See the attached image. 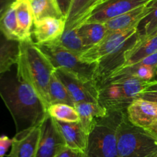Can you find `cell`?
Returning a JSON list of instances; mask_svg holds the SVG:
<instances>
[{
	"label": "cell",
	"mask_w": 157,
	"mask_h": 157,
	"mask_svg": "<svg viewBox=\"0 0 157 157\" xmlns=\"http://www.w3.org/2000/svg\"><path fill=\"white\" fill-rule=\"evenodd\" d=\"M119 157H156L157 137L129 121L126 112L117 130Z\"/></svg>",
	"instance_id": "obj_4"
},
{
	"label": "cell",
	"mask_w": 157,
	"mask_h": 157,
	"mask_svg": "<svg viewBox=\"0 0 157 157\" xmlns=\"http://www.w3.org/2000/svg\"><path fill=\"white\" fill-rule=\"evenodd\" d=\"M78 30L86 51L98 44L108 33L104 23H84Z\"/></svg>",
	"instance_id": "obj_22"
},
{
	"label": "cell",
	"mask_w": 157,
	"mask_h": 157,
	"mask_svg": "<svg viewBox=\"0 0 157 157\" xmlns=\"http://www.w3.org/2000/svg\"><path fill=\"white\" fill-rule=\"evenodd\" d=\"M150 1L152 0H106L94 11L85 23H105Z\"/></svg>",
	"instance_id": "obj_11"
},
{
	"label": "cell",
	"mask_w": 157,
	"mask_h": 157,
	"mask_svg": "<svg viewBox=\"0 0 157 157\" xmlns=\"http://www.w3.org/2000/svg\"><path fill=\"white\" fill-rule=\"evenodd\" d=\"M148 91H157V81H152L148 83L144 92Z\"/></svg>",
	"instance_id": "obj_34"
},
{
	"label": "cell",
	"mask_w": 157,
	"mask_h": 157,
	"mask_svg": "<svg viewBox=\"0 0 157 157\" xmlns=\"http://www.w3.org/2000/svg\"><path fill=\"white\" fill-rule=\"evenodd\" d=\"M147 130H148V131H150L153 135H154L156 137H157V124H156V125H154V126H153L152 127H150V128L147 129Z\"/></svg>",
	"instance_id": "obj_35"
},
{
	"label": "cell",
	"mask_w": 157,
	"mask_h": 157,
	"mask_svg": "<svg viewBox=\"0 0 157 157\" xmlns=\"http://www.w3.org/2000/svg\"><path fill=\"white\" fill-rule=\"evenodd\" d=\"M106 0H72L65 19V30L78 29Z\"/></svg>",
	"instance_id": "obj_15"
},
{
	"label": "cell",
	"mask_w": 157,
	"mask_h": 157,
	"mask_svg": "<svg viewBox=\"0 0 157 157\" xmlns=\"http://www.w3.org/2000/svg\"><path fill=\"white\" fill-rule=\"evenodd\" d=\"M12 139H10L7 136H0V157H4L8 150L10 147H12Z\"/></svg>",
	"instance_id": "obj_30"
},
{
	"label": "cell",
	"mask_w": 157,
	"mask_h": 157,
	"mask_svg": "<svg viewBox=\"0 0 157 157\" xmlns=\"http://www.w3.org/2000/svg\"><path fill=\"white\" fill-rule=\"evenodd\" d=\"M65 30V19L47 18L35 21L32 29V41L36 44L52 43L58 40Z\"/></svg>",
	"instance_id": "obj_13"
},
{
	"label": "cell",
	"mask_w": 157,
	"mask_h": 157,
	"mask_svg": "<svg viewBox=\"0 0 157 157\" xmlns=\"http://www.w3.org/2000/svg\"><path fill=\"white\" fill-rule=\"evenodd\" d=\"M150 2L104 23L108 32H121L138 27L140 21L150 12Z\"/></svg>",
	"instance_id": "obj_17"
},
{
	"label": "cell",
	"mask_w": 157,
	"mask_h": 157,
	"mask_svg": "<svg viewBox=\"0 0 157 157\" xmlns=\"http://www.w3.org/2000/svg\"><path fill=\"white\" fill-rule=\"evenodd\" d=\"M147 81L127 78L106 83L98 87V103L107 110L127 111V109L146 90Z\"/></svg>",
	"instance_id": "obj_5"
},
{
	"label": "cell",
	"mask_w": 157,
	"mask_h": 157,
	"mask_svg": "<svg viewBox=\"0 0 157 157\" xmlns=\"http://www.w3.org/2000/svg\"><path fill=\"white\" fill-rule=\"evenodd\" d=\"M55 75L64 84L75 104L98 103V87L94 81L81 79L61 68H56Z\"/></svg>",
	"instance_id": "obj_7"
},
{
	"label": "cell",
	"mask_w": 157,
	"mask_h": 157,
	"mask_svg": "<svg viewBox=\"0 0 157 157\" xmlns=\"http://www.w3.org/2000/svg\"><path fill=\"white\" fill-rule=\"evenodd\" d=\"M54 42L80 56L86 52V48L78 33V29L64 30L62 35Z\"/></svg>",
	"instance_id": "obj_26"
},
{
	"label": "cell",
	"mask_w": 157,
	"mask_h": 157,
	"mask_svg": "<svg viewBox=\"0 0 157 157\" xmlns=\"http://www.w3.org/2000/svg\"><path fill=\"white\" fill-rule=\"evenodd\" d=\"M65 147V142L55 124V120L48 114L41 124V133L35 157H55Z\"/></svg>",
	"instance_id": "obj_9"
},
{
	"label": "cell",
	"mask_w": 157,
	"mask_h": 157,
	"mask_svg": "<svg viewBox=\"0 0 157 157\" xmlns=\"http://www.w3.org/2000/svg\"><path fill=\"white\" fill-rule=\"evenodd\" d=\"M156 157H157V156H156Z\"/></svg>",
	"instance_id": "obj_37"
},
{
	"label": "cell",
	"mask_w": 157,
	"mask_h": 157,
	"mask_svg": "<svg viewBox=\"0 0 157 157\" xmlns=\"http://www.w3.org/2000/svg\"><path fill=\"white\" fill-rule=\"evenodd\" d=\"M34 14V22L47 18L65 19L56 0H30Z\"/></svg>",
	"instance_id": "obj_24"
},
{
	"label": "cell",
	"mask_w": 157,
	"mask_h": 157,
	"mask_svg": "<svg viewBox=\"0 0 157 157\" xmlns=\"http://www.w3.org/2000/svg\"><path fill=\"white\" fill-rule=\"evenodd\" d=\"M16 71L18 76L34 89L46 109L50 107L48 86L55 68L32 39L20 41Z\"/></svg>",
	"instance_id": "obj_2"
},
{
	"label": "cell",
	"mask_w": 157,
	"mask_h": 157,
	"mask_svg": "<svg viewBox=\"0 0 157 157\" xmlns=\"http://www.w3.org/2000/svg\"><path fill=\"white\" fill-rule=\"evenodd\" d=\"M0 97L13 119L16 133L41 124L48 114L36 92L18 76L15 64L0 75Z\"/></svg>",
	"instance_id": "obj_1"
},
{
	"label": "cell",
	"mask_w": 157,
	"mask_h": 157,
	"mask_svg": "<svg viewBox=\"0 0 157 157\" xmlns=\"http://www.w3.org/2000/svg\"><path fill=\"white\" fill-rule=\"evenodd\" d=\"M48 95L50 106L52 104H67L75 107V102L69 94L67 88L55 75H52L48 86Z\"/></svg>",
	"instance_id": "obj_25"
},
{
	"label": "cell",
	"mask_w": 157,
	"mask_h": 157,
	"mask_svg": "<svg viewBox=\"0 0 157 157\" xmlns=\"http://www.w3.org/2000/svg\"><path fill=\"white\" fill-rule=\"evenodd\" d=\"M138 41L137 34H134L122 45L97 62L95 82L99 87L114 72L122 68L125 63V55L127 51L133 47Z\"/></svg>",
	"instance_id": "obj_8"
},
{
	"label": "cell",
	"mask_w": 157,
	"mask_h": 157,
	"mask_svg": "<svg viewBox=\"0 0 157 157\" xmlns=\"http://www.w3.org/2000/svg\"><path fill=\"white\" fill-rule=\"evenodd\" d=\"M15 0H0V17Z\"/></svg>",
	"instance_id": "obj_33"
},
{
	"label": "cell",
	"mask_w": 157,
	"mask_h": 157,
	"mask_svg": "<svg viewBox=\"0 0 157 157\" xmlns=\"http://www.w3.org/2000/svg\"><path fill=\"white\" fill-rule=\"evenodd\" d=\"M35 44L47 57L55 69L61 68L86 81H94L97 63L86 62L80 55L55 42Z\"/></svg>",
	"instance_id": "obj_6"
},
{
	"label": "cell",
	"mask_w": 157,
	"mask_h": 157,
	"mask_svg": "<svg viewBox=\"0 0 157 157\" xmlns=\"http://www.w3.org/2000/svg\"><path fill=\"white\" fill-rule=\"evenodd\" d=\"M19 50V41L9 39L0 30V75L16 64Z\"/></svg>",
	"instance_id": "obj_20"
},
{
	"label": "cell",
	"mask_w": 157,
	"mask_h": 157,
	"mask_svg": "<svg viewBox=\"0 0 157 157\" xmlns=\"http://www.w3.org/2000/svg\"><path fill=\"white\" fill-rule=\"evenodd\" d=\"M153 81H157V71H156V77H155L154 79L153 80Z\"/></svg>",
	"instance_id": "obj_36"
},
{
	"label": "cell",
	"mask_w": 157,
	"mask_h": 157,
	"mask_svg": "<svg viewBox=\"0 0 157 157\" xmlns=\"http://www.w3.org/2000/svg\"><path fill=\"white\" fill-rule=\"evenodd\" d=\"M72 0H56V2L62 13L64 18L66 19L67 14H68L69 9H70L71 5Z\"/></svg>",
	"instance_id": "obj_31"
},
{
	"label": "cell",
	"mask_w": 157,
	"mask_h": 157,
	"mask_svg": "<svg viewBox=\"0 0 157 157\" xmlns=\"http://www.w3.org/2000/svg\"><path fill=\"white\" fill-rule=\"evenodd\" d=\"M126 114L132 124L147 130L157 124V103L138 98L127 107Z\"/></svg>",
	"instance_id": "obj_12"
},
{
	"label": "cell",
	"mask_w": 157,
	"mask_h": 157,
	"mask_svg": "<svg viewBox=\"0 0 157 157\" xmlns=\"http://www.w3.org/2000/svg\"><path fill=\"white\" fill-rule=\"evenodd\" d=\"M80 119V123L88 134L94 121L107 114L108 110L99 103L83 102L75 104Z\"/></svg>",
	"instance_id": "obj_21"
},
{
	"label": "cell",
	"mask_w": 157,
	"mask_h": 157,
	"mask_svg": "<svg viewBox=\"0 0 157 157\" xmlns=\"http://www.w3.org/2000/svg\"><path fill=\"white\" fill-rule=\"evenodd\" d=\"M12 6L15 8L18 25L22 35L23 41L32 39V29L35 19L30 0H15L12 3Z\"/></svg>",
	"instance_id": "obj_19"
},
{
	"label": "cell",
	"mask_w": 157,
	"mask_h": 157,
	"mask_svg": "<svg viewBox=\"0 0 157 157\" xmlns=\"http://www.w3.org/2000/svg\"><path fill=\"white\" fill-rule=\"evenodd\" d=\"M157 52V32L144 39L138 40L132 48L127 51L123 67L133 65Z\"/></svg>",
	"instance_id": "obj_18"
},
{
	"label": "cell",
	"mask_w": 157,
	"mask_h": 157,
	"mask_svg": "<svg viewBox=\"0 0 157 157\" xmlns=\"http://www.w3.org/2000/svg\"><path fill=\"white\" fill-rule=\"evenodd\" d=\"M137 28L121 32H108L105 37L96 45L86 51L81 55L83 61L97 63L122 45L127 40L136 33Z\"/></svg>",
	"instance_id": "obj_10"
},
{
	"label": "cell",
	"mask_w": 157,
	"mask_h": 157,
	"mask_svg": "<svg viewBox=\"0 0 157 157\" xmlns=\"http://www.w3.org/2000/svg\"><path fill=\"white\" fill-rule=\"evenodd\" d=\"M55 157H85L84 153L65 147Z\"/></svg>",
	"instance_id": "obj_29"
},
{
	"label": "cell",
	"mask_w": 157,
	"mask_h": 157,
	"mask_svg": "<svg viewBox=\"0 0 157 157\" xmlns=\"http://www.w3.org/2000/svg\"><path fill=\"white\" fill-rule=\"evenodd\" d=\"M41 124L16 133L12 138V150L8 157H35L41 133Z\"/></svg>",
	"instance_id": "obj_14"
},
{
	"label": "cell",
	"mask_w": 157,
	"mask_h": 157,
	"mask_svg": "<svg viewBox=\"0 0 157 157\" xmlns=\"http://www.w3.org/2000/svg\"><path fill=\"white\" fill-rule=\"evenodd\" d=\"M0 30L9 39L22 41L23 37L17 21L15 10L12 4L0 17Z\"/></svg>",
	"instance_id": "obj_23"
},
{
	"label": "cell",
	"mask_w": 157,
	"mask_h": 157,
	"mask_svg": "<svg viewBox=\"0 0 157 157\" xmlns=\"http://www.w3.org/2000/svg\"><path fill=\"white\" fill-rule=\"evenodd\" d=\"M139 98L144 100H147V101L157 103V91L143 92V93H141L140 94Z\"/></svg>",
	"instance_id": "obj_32"
},
{
	"label": "cell",
	"mask_w": 157,
	"mask_h": 157,
	"mask_svg": "<svg viewBox=\"0 0 157 157\" xmlns=\"http://www.w3.org/2000/svg\"><path fill=\"white\" fill-rule=\"evenodd\" d=\"M48 113L55 120L61 122H79V116L75 107L67 104H52L48 109Z\"/></svg>",
	"instance_id": "obj_28"
},
{
	"label": "cell",
	"mask_w": 157,
	"mask_h": 157,
	"mask_svg": "<svg viewBox=\"0 0 157 157\" xmlns=\"http://www.w3.org/2000/svg\"><path fill=\"white\" fill-rule=\"evenodd\" d=\"M55 122L65 142L66 147L84 153L87 147L88 134L83 128L80 121L66 123L55 120Z\"/></svg>",
	"instance_id": "obj_16"
},
{
	"label": "cell",
	"mask_w": 157,
	"mask_h": 157,
	"mask_svg": "<svg viewBox=\"0 0 157 157\" xmlns=\"http://www.w3.org/2000/svg\"><path fill=\"white\" fill-rule=\"evenodd\" d=\"M150 12L140 21L136 34L138 40L144 39L157 32V0L150 2Z\"/></svg>",
	"instance_id": "obj_27"
},
{
	"label": "cell",
	"mask_w": 157,
	"mask_h": 157,
	"mask_svg": "<svg viewBox=\"0 0 157 157\" xmlns=\"http://www.w3.org/2000/svg\"><path fill=\"white\" fill-rule=\"evenodd\" d=\"M125 112L108 110L106 116L94 121L87 137L85 157H119L117 130Z\"/></svg>",
	"instance_id": "obj_3"
}]
</instances>
